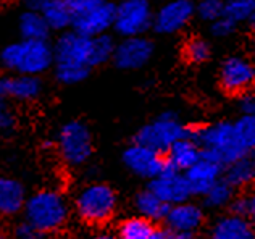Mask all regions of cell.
<instances>
[{
	"label": "cell",
	"mask_w": 255,
	"mask_h": 239,
	"mask_svg": "<svg viewBox=\"0 0 255 239\" xmlns=\"http://www.w3.org/2000/svg\"><path fill=\"white\" fill-rule=\"evenodd\" d=\"M71 215V202L62 191L55 188H42L31 194L28 192L21 212L23 220L44 238L63 231L68 227Z\"/></svg>",
	"instance_id": "obj_1"
},
{
	"label": "cell",
	"mask_w": 255,
	"mask_h": 239,
	"mask_svg": "<svg viewBox=\"0 0 255 239\" xmlns=\"http://www.w3.org/2000/svg\"><path fill=\"white\" fill-rule=\"evenodd\" d=\"M71 209L75 217L86 227L104 230L117 215L120 209V196L112 184L92 179L76 191Z\"/></svg>",
	"instance_id": "obj_2"
},
{
	"label": "cell",
	"mask_w": 255,
	"mask_h": 239,
	"mask_svg": "<svg viewBox=\"0 0 255 239\" xmlns=\"http://www.w3.org/2000/svg\"><path fill=\"white\" fill-rule=\"evenodd\" d=\"M191 137L199 144L204 157H209L221 165H226L244 155H254V152H251L238 139L233 120L223 118L212 123L192 124Z\"/></svg>",
	"instance_id": "obj_3"
},
{
	"label": "cell",
	"mask_w": 255,
	"mask_h": 239,
	"mask_svg": "<svg viewBox=\"0 0 255 239\" xmlns=\"http://www.w3.org/2000/svg\"><path fill=\"white\" fill-rule=\"evenodd\" d=\"M53 50L52 39H18L0 50V68L5 73H21V75L44 76L52 71Z\"/></svg>",
	"instance_id": "obj_4"
},
{
	"label": "cell",
	"mask_w": 255,
	"mask_h": 239,
	"mask_svg": "<svg viewBox=\"0 0 255 239\" xmlns=\"http://www.w3.org/2000/svg\"><path fill=\"white\" fill-rule=\"evenodd\" d=\"M55 150L66 168L79 170L91 163L96 142L91 126L81 118L65 121L55 134Z\"/></svg>",
	"instance_id": "obj_5"
},
{
	"label": "cell",
	"mask_w": 255,
	"mask_h": 239,
	"mask_svg": "<svg viewBox=\"0 0 255 239\" xmlns=\"http://www.w3.org/2000/svg\"><path fill=\"white\" fill-rule=\"evenodd\" d=\"M192 124L184 123L176 110L166 109L152 118L150 121L144 123L132 134V142L147 145L157 152L165 154L170 145L181 137H191Z\"/></svg>",
	"instance_id": "obj_6"
},
{
	"label": "cell",
	"mask_w": 255,
	"mask_h": 239,
	"mask_svg": "<svg viewBox=\"0 0 255 239\" xmlns=\"http://www.w3.org/2000/svg\"><path fill=\"white\" fill-rule=\"evenodd\" d=\"M153 6L150 0H118L112 32L117 37L142 36L152 29Z\"/></svg>",
	"instance_id": "obj_7"
},
{
	"label": "cell",
	"mask_w": 255,
	"mask_h": 239,
	"mask_svg": "<svg viewBox=\"0 0 255 239\" xmlns=\"http://www.w3.org/2000/svg\"><path fill=\"white\" fill-rule=\"evenodd\" d=\"M207 223H209V212L200 202L194 201V197L170 205L163 220L165 227L173 231L174 239H194L200 231L205 230Z\"/></svg>",
	"instance_id": "obj_8"
},
{
	"label": "cell",
	"mask_w": 255,
	"mask_h": 239,
	"mask_svg": "<svg viewBox=\"0 0 255 239\" xmlns=\"http://www.w3.org/2000/svg\"><path fill=\"white\" fill-rule=\"evenodd\" d=\"M255 84V66L246 55L233 54L221 60L218 68V86L225 96L234 99Z\"/></svg>",
	"instance_id": "obj_9"
},
{
	"label": "cell",
	"mask_w": 255,
	"mask_h": 239,
	"mask_svg": "<svg viewBox=\"0 0 255 239\" xmlns=\"http://www.w3.org/2000/svg\"><path fill=\"white\" fill-rule=\"evenodd\" d=\"M153 55H155V42L147 34L117 37L110 63L120 71H137L149 65Z\"/></svg>",
	"instance_id": "obj_10"
},
{
	"label": "cell",
	"mask_w": 255,
	"mask_h": 239,
	"mask_svg": "<svg viewBox=\"0 0 255 239\" xmlns=\"http://www.w3.org/2000/svg\"><path fill=\"white\" fill-rule=\"evenodd\" d=\"M196 0H168L153 10L152 29L158 36H176L186 31L194 21Z\"/></svg>",
	"instance_id": "obj_11"
},
{
	"label": "cell",
	"mask_w": 255,
	"mask_h": 239,
	"mask_svg": "<svg viewBox=\"0 0 255 239\" xmlns=\"http://www.w3.org/2000/svg\"><path fill=\"white\" fill-rule=\"evenodd\" d=\"M122 163L132 176L142 181L155 178L168 167L165 154L132 141L122 150Z\"/></svg>",
	"instance_id": "obj_12"
},
{
	"label": "cell",
	"mask_w": 255,
	"mask_h": 239,
	"mask_svg": "<svg viewBox=\"0 0 255 239\" xmlns=\"http://www.w3.org/2000/svg\"><path fill=\"white\" fill-rule=\"evenodd\" d=\"M115 19V2L113 0H99L84 10L73 13L71 29L87 37H94L104 32H112Z\"/></svg>",
	"instance_id": "obj_13"
},
{
	"label": "cell",
	"mask_w": 255,
	"mask_h": 239,
	"mask_svg": "<svg viewBox=\"0 0 255 239\" xmlns=\"http://www.w3.org/2000/svg\"><path fill=\"white\" fill-rule=\"evenodd\" d=\"M53 63H81L92 70V37L66 29L58 32L52 41Z\"/></svg>",
	"instance_id": "obj_14"
},
{
	"label": "cell",
	"mask_w": 255,
	"mask_h": 239,
	"mask_svg": "<svg viewBox=\"0 0 255 239\" xmlns=\"http://www.w3.org/2000/svg\"><path fill=\"white\" fill-rule=\"evenodd\" d=\"M145 186L168 205L192 199L191 186L187 183L184 171L174 170L170 165L160 175L149 179Z\"/></svg>",
	"instance_id": "obj_15"
},
{
	"label": "cell",
	"mask_w": 255,
	"mask_h": 239,
	"mask_svg": "<svg viewBox=\"0 0 255 239\" xmlns=\"http://www.w3.org/2000/svg\"><path fill=\"white\" fill-rule=\"evenodd\" d=\"M6 96L13 104H34L41 101L45 92L42 76L21 75V73H6L3 75Z\"/></svg>",
	"instance_id": "obj_16"
},
{
	"label": "cell",
	"mask_w": 255,
	"mask_h": 239,
	"mask_svg": "<svg viewBox=\"0 0 255 239\" xmlns=\"http://www.w3.org/2000/svg\"><path fill=\"white\" fill-rule=\"evenodd\" d=\"M28 189L21 179L0 175V220H11L21 215Z\"/></svg>",
	"instance_id": "obj_17"
},
{
	"label": "cell",
	"mask_w": 255,
	"mask_h": 239,
	"mask_svg": "<svg viewBox=\"0 0 255 239\" xmlns=\"http://www.w3.org/2000/svg\"><path fill=\"white\" fill-rule=\"evenodd\" d=\"M209 236L212 239H254L255 230L251 220L238 215H233L225 210V214H220L213 218L210 223H207Z\"/></svg>",
	"instance_id": "obj_18"
},
{
	"label": "cell",
	"mask_w": 255,
	"mask_h": 239,
	"mask_svg": "<svg viewBox=\"0 0 255 239\" xmlns=\"http://www.w3.org/2000/svg\"><path fill=\"white\" fill-rule=\"evenodd\" d=\"M223 167L225 165L215 162L209 157L200 155L199 160L184 171L187 183L191 186V192L194 199H199L200 196H204L207 189H209L215 181H218L221 175H223Z\"/></svg>",
	"instance_id": "obj_19"
},
{
	"label": "cell",
	"mask_w": 255,
	"mask_h": 239,
	"mask_svg": "<svg viewBox=\"0 0 255 239\" xmlns=\"http://www.w3.org/2000/svg\"><path fill=\"white\" fill-rule=\"evenodd\" d=\"M221 178H223L234 191L252 189V184L255 181L254 155H244L230 163H226L223 167V175H221Z\"/></svg>",
	"instance_id": "obj_20"
},
{
	"label": "cell",
	"mask_w": 255,
	"mask_h": 239,
	"mask_svg": "<svg viewBox=\"0 0 255 239\" xmlns=\"http://www.w3.org/2000/svg\"><path fill=\"white\" fill-rule=\"evenodd\" d=\"M200 155H202V150H200L199 144L192 137L178 139L165 152L166 162H168L171 168L178 171H186L191 165L199 160Z\"/></svg>",
	"instance_id": "obj_21"
},
{
	"label": "cell",
	"mask_w": 255,
	"mask_h": 239,
	"mask_svg": "<svg viewBox=\"0 0 255 239\" xmlns=\"http://www.w3.org/2000/svg\"><path fill=\"white\" fill-rule=\"evenodd\" d=\"M132 209L137 215L149 218L153 223H163L170 205L147 188L139 189L132 197Z\"/></svg>",
	"instance_id": "obj_22"
},
{
	"label": "cell",
	"mask_w": 255,
	"mask_h": 239,
	"mask_svg": "<svg viewBox=\"0 0 255 239\" xmlns=\"http://www.w3.org/2000/svg\"><path fill=\"white\" fill-rule=\"evenodd\" d=\"M18 34L19 39H36V41L52 39V31L47 26L42 13L26 8L18 15Z\"/></svg>",
	"instance_id": "obj_23"
},
{
	"label": "cell",
	"mask_w": 255,
	"mask_h": 239,
	"mask_svg": "<svg viewBox=\"0 0 255 239\" xmlns=\"http://www.w3.org/2000/svg\"><path fill=\"white\" fill-rule=\"evenodd\" d=\"M157 223L150 222L149 218L134 214L131 217L122 218L117 223L115 235L120 239H152Z\"/></svg>",
	"instance_id": "obj_24"
},
{
	"label": "cell",
	"mask_w": 255,
	"mask_h": 239,
	"mask_svg": "<svg viewBox=\"0 0 255 239\" xmlns=\"http://www.w3.org/2000/svg\"><path fill=\"white\" fill-rule=\"evenodd\" d=\"M181 55L189 65H204L213 57V47L210 41L200 34H191L184 39Z\"/></svg>",
	"instance_id": "obj_25"
},
{
	"label": "cell",
	"mask_w": 255,
	"mask_h": 239,
	"mask_svg": "<svg viewBox=\"0 0 255 239\" xmlns=\"http://www.w3.org/2000/svg\"><path fill=\"white\" fill-rule=\"evenodd\" d=\"M234 191L230 184H228L223 178H220L218 181H215L204 196H200V204L207 212H215V214H220V212H225L228 204H230L231 197L234 196Z\"/></svg>",
	"instance_id": "obj_26"
},
{
	"label": "cell",
	"mask_w": 255,
	"mask_h": 239,
	"mask_svg": "<svg viewBox=\"0 0 255 239\" xmlns=\"http://www.w3.org/2000/svg\"><path fill=\"white\" fill-rule=\"evenodd\" d=\"M47 26L50 28L52 34L71 29L73 24V10L63 0H53L41 11Z\"/></svg>",
	"instance_id": "obj_27"
},
{
	"label": "cell",
	"mask_w": 255,
	"mask_h": 239,
	"mask_svg": "<svg viewBox=\"0 0 255 239\" xmlns=\"http://www.w3.org/2000/svg\"><path fill=\"white\" fill-rule=\"evenodd\" d=\"M53 79L60 86H78L84 83L91 76L92 70L87 65L81 63H53L52 66Z\"/></svg>",
	"instance_id": "obj_28"
},
{
	"label": "cell",
	"mask_w": 255,
	"mask_h": 239,
	"mask_svg": "<svg viewBox=\"0 0 255 239\" xmlns=\"http://www.w3.org/2000/svg\"><path fill=\"white\" fill-rule=\"evenodd\" d=\"M223 15L238 26L255 23V0H223Z\"/></svg>",
	"instance_id": "obj_29"
},
{
	"label": "cell",
	"mask_w": 255,
	"mask_h": 239,
	"mask_svg": "<svg viewBox=\"0 0 255 239\" xmlns=\"http://www.w3.org/2000/svg\"><path fill=\"white\" fill-rule=\"evenodd\" d=\"M115 44H117V36L113 32H104V34L92 37V60H91L92 70L102 68V66L112 62Z\"/></svg>",
	"instance_id": "obj_30"
},
{
	"label": "cell",
	"mask_w": 255,
	"mask_h": 239,
	"mask_svg": "<svg viewBox=\"0 0 255 239\" xmlns=\"http://www.w3.org/2000/svg\"><path fill=\"white\" fill-rule=\"evenodd\" d=\"M18 115L13 109V102L6 96L3 75H0V136L13 134L18 128Z\"/></svg>",
	"instance_id": "obj_31"
},
{
	"label": "cell",
	"mask_w": 255,
	"mask_h": 239,
	"mask_svg": "<svg viewBox=\"0 0 255 239\" xmlns=\"http://www.w3.org/2000/svg\"><path fill=\"white\" fill-rule=\"evenodd\" d=\"M226 212L254 222V218H255V196H254L252 189H244V191L234 192V196L231 197V201L226 207Z\"/></svg>",
	"instance_id": "obj_32"
},
{
	"label": "cell",
	"mask_w": 255,
	"mask_h": 239,
	"mask_svg": "<svg viewBox=\"0 0 255 239\" xmlns=\"http://www.w3.org/2000/svg\"><path fill=\"white\" fill-rule=\"evenodd\" d=\"M220 16H223V0H196L194 5L196 19L209 24Z\"/></svg>",
	"instance_id": "obj_33"
},
{
	"label": "cell",
	"mask_w": 255,
	"mask_h": 239,
	"mask_svg": "<svg viewBox=\"0 0 255 239\" xmlns=\"http://www.w3.org/2000/svg\"><path fill=\"white\" fill-rule=\"evenodd\" d=\"M239 31V26L225 15L209 23V32L213 39H228Z\"/></svg>",
	"instance_id": "obj_34"
},
{
	"label": "cell",
	"mask_w": 255,
	"mask_h": 239,
	"mask_svg": "<svg viewBox=\"0 0 255 239\" xmlns=\"http://www.w3.org/2000/svg\"><path fill=\"white\" fill-rule=\"evenodd\" d=\"M239 115H255V96L252 91H246L234 97Z\"/></svg>",
	"instance_id": "obj_35"
},
{
	"label": "cell",
	"mask_w": 255,
	"mask_h": 239,
	"mask_svg": "<svg viewBox=\"0 0 255 239\" xmlns=\"http://www.w3.org/2000/svg\"><path fill=\"white\" fill-rule=\"evenodd\" d=\"M11 235L15 238H18V239H39V238H44L41 233H39V231H36L34 228H32L28 222L23 220V218L13 225Z\"/></svg>",
	"instance_id": "obj_36"
},
{
	"label": "cell",
	"mask_w": 255,
	"mask_h": 239,
	"mask_svg": "<svg viewBox=\"0 0 255 239\" xmlns=\"http://www.w3.org/2000/svg\"><path fill=\"white\" fill-rule=\"evenodd\" d=\"M50 2H53V0H21V5H23V8H26V10L42 11Z\"/></svg>",
	"instance_id": "obj_37"
},
{
	"label": "cell",
	"mask_w": 255,
	"mask_h": 239,
	"mask_svg": "<svg viewBox=\"0 0 255 239\" xmlns=\"http://www.w3.org/2000/svg\"><path fill=\"white\" fill-rule=\"evenodd\" d=\"M63 2L70 6V8L73 10V13H76L79 10H84V8H87V6L94 5L96 2H99V0H63Z\"/></svg>",
	"instance_id": "obj_38"
}]
</instances>
